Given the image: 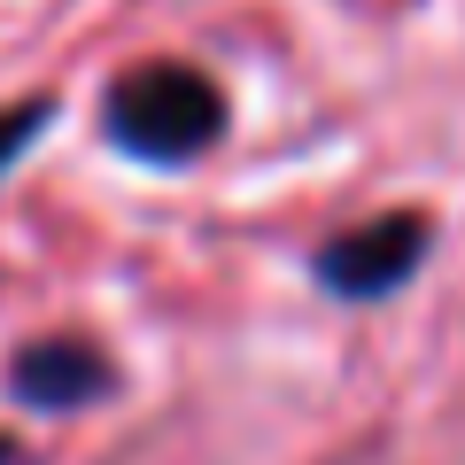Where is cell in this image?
<instances>
[{
  "label": "cell",
  "mask_w": 465,
  "mask_h": 465,
  "mask_svg": "<svg viewBox=\"0 0 465 465\" xmlns=\"http://www.w3.org/2000/svg\"><path fill=\"white\" fill-rule=\"evenodd\" d=\"M101 133L140 163H186L225 133V94L194 63H140L109 85Z\"/></svg>",
  "instance_id": "obj_1"
},
{
  "label": "cell",
  "mask_w": 465,
  "mask_h": 465,
  "mask_svg": "<svg viewBox=\"0 0 465 465\" xmlns=\"http://www.w3.org/2000/svg\"><path fill=\"white\" fill-rule=\"evenodd\" d=\"M419 256H427V217L388 210V217H365L357 232H341V241H326L318 249V280L333 295H365L372 302V295H396L419 272Z\"/></svg>",
  "instance_id": "obj_2"
},
{
  "label": "cell",
  "mask_w": 465,
  "mask_h": 465,
  "mask_svg": "<svg viewBox=\"0 0 465 465\" xmlns=\"http://www.w3.org/2000/svg\"><path fill=\"white\" fill-rule=\"evenodd\" d=\"M0 465H8V442H0Z\"/></svg>",
  "instance_id": "obj_5"
},
{
  "label": "cell",
  "mask_w": 465,
  "mask_h": 465,
  "mask_svg": "<svg viewBox=\"0 0 465 465\" xmlns=\"http://www.w3.org/2000/svg\"><path fill=\"white\" fill-rule=\"evenodd\" d=\"M47 124H54V101H16V109H0V171L16 163Z\"/></svg>",
  "instance_id": "obj_4"
},
{
  "label": "cell",
  "mask_w": 465,
  "mask_h": 465,
  "mask_svg": "<svg viewBox=\"0 0 465 465\" xmlns=\"http://www.w3.org/2000/svg\"><path fill=\"white\" fill-rule=\"evenodd\" d=\"M8 388L24 403H47V411H78V403L109 396V357L78 333H47V341L16 349V365H8Z\"/></svg>",
  "instance_id": "obj_3"
}]
</instances>
